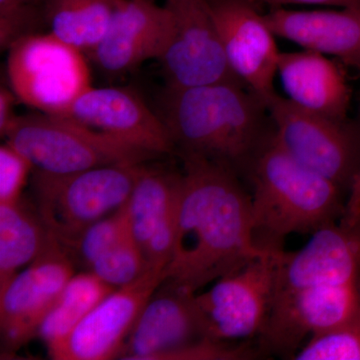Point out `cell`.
<instances>
[{
	"mask_svg": "<svg viewBox=\"0 0 360 360\" xmlns=\"http://www.w3.org/2000/svg\"><path fill=\"white\" fill-rule=\"evenodd\" d=\"M184 162L172 258L162 284L198 293L269 251L253 239L250 193L231 168L194 156Z\"/></svg>",
	"mask_w": 360,
	"mask_h": 360,
	"instance_id": "obj_1",
	"label": "cell"
},
{
	"mask_svg": "<svg viewBox=\"0 0 360 360\" xmlns=\"http://www.w3.org/2000/svg\"><path fill=\"white\" fill-rule=\"evenodd\" d=\"M264 103L239 82L167 87L162 115L179 156L219 163L248 174L272 132L265 129Z\"/></svg>",
	"mask_w": 360,
	"mask_h": 360,
	"instance_id": "obj_2",
	"label": "cell"
},
{
	"mask_svg": "<svg viewBox=\"0 0 360 360\" xmlns=\"http://www.w3.org/2000/svg\"><path fill=\"white\" fill-rule=\"evenodd\" d=\"M255 245L283 251L290 234H309L340 221L347 213L341 187L291 158L272 132L248 172Z\"/></svg>",
	"mask_w": 360,
	"mask_h": 360,
	"instance_id": "obj_3",
	"label": "cell"
},
{
	"mask_svg": "<svg viewBox=\"0 0 360 360\" xmlns=\"http://www.w3.org/2000/svg\"><path fill=\"white\" fill-rule=\"evenodd\" d=\"M149 162L120 163L70 174L33 170L35 210L59 243L127 205Z\"/></svg>",
	"mask_w": 360,
	"mask_h": 360,
	"instance_id": "obj_4",
	"label": "cell"
},
{
	"mask_svg": "<svg viewBox=\"0 0 360 360\" xmlns=\"http://www.w3.org/2000/svg\"><path fill=\"white\" fill-rule=\"evenodd\" d=\"M4 139L32 165L49 174H70L105 165L150 162L160 155L63 116L18 115Z\"/></svg>",
	"mask_w": 360,
	"mask_h": 360,
	"instance_id": "obj_5",
	"label": "cell"
},
{
	"mask_svg": "<svg viewBox=\"0 0 360 360\" xmlns=\"http://www.w3.org/2000/svg\"><path fill=\"white\" fill-rule=\"evenodd\" d=\"M8 49L11 89L40 112L59 115L92 86L84 53L51 32L26 35Z\"/></svg>",
	"mask_w": 360,
	"mask_h": 360,
	"instance_id": "obj_6",
	"label": "cell"
},
{
	"mask_svg": "<svg viewBox=\"0 0 360 360\" xmlns=\"http://www.w3.org/2000/svg\"><path fill=\"white\" fill-rule=\"evenodd\" d=\"M278 146L300 165L350 193L360 172V135L345 120L298 108L277 96L267 105Z\"/></svg>",
	"mask_w": 360,
	"mask_h": 360,
	"instance_id": "obj_7",
	"label": "cell"
},
{
	"mask_svg": "<svg viewBox=\"0 0 360 360\" xmlns=\"http://www.w3.org/2000/svg\"><path fill=\"white\" fill-rule=\"evenodd\" d=\"M278 253L253 258L196 293L208 340L236 342L262 335L274 302Z\"/></svg>",
	"mask_w": 360,
	"mask_h": 360,
	"instance_id": "obj_8",
	"label": "cell"
},
{
	"mask_svg": "<svg viewBox=\"0 0 360 360\" xmlns=\"http://www.w3.org/2000/svg\"><path fill=\"white\" fill-rule=\"evenodd\" d=\"M360 312V283L322 285L274 295L269 321L258 336L262 354L293 359L312 336L349 321Z\"/></svg>",
	"mask_w": 360,
	"mask_h": 360,
	"instance_id": "obj_9",
	"label": "cell"
},
{
	"mask_svg": "<svg viewBox=\"0 0 360 360\" xmlns=\"http://www.w3.org/2000/svg\"><path fill=\"white\" fill-rule=\"evenodd\" d=\"M75 274L70 255L51 236L44 252L0 290L2 355L15 354L37 338L45 315Z\"/></svg>",
	"mask_w": 360,
	"mask_h": 360,
	"instance_id": "obj_10",
	"label": "cell"
},
{
	"mask_svg": "<svg viewBox=\"0 0 360 360\" xmlns=\"http://www.w3.org/2000/svg\"><path fill=\"white\" fill-rule=\"evenodd\" d=\"M165 6L174 23L172 41L160 59L167 87L241 84L225 58L210 0H165Z\"/></svg>",
	"mask_w": 360,
	"mask_h": 360,
	"instance_id": "obj_11",
	"label": "cell"
},
{
	"mask_svg": "<svg viewBox=\"0 0 360 360\" xmlns=\"http://www.w3.org/2000/svg\"><path fill=\"white\" fill-rule=\"evenodd\" d=\"M165 279V269L149 267L129 285L116 288L49 352L56 360L118 359L146 303Z\"/></svg>",
	"mask_w": 360,
	"mask_h": 360,
	"instance_id": "obj_12",
	"label": "cell"
},
{
	"mask_svg": "<svg viewBox=\"0 0 360 360\" xmlns=\"http://www.w3.org/2000/svg\"><path fill=\"white\" fill-rule=\"evenodd\" d=\"M225 58L233 75L264 105L277 96L281 52L276 34L251 0H210Z\"/></svg>",
	"mask_w": 360,
	"mask_h": 360,
	"instance_id": "obj_13",
	"label": "cell"
},
{
	"mask_svg": "<svg viewBox=\"0 0 360 360\" xmlns=\"http://www.w3.org/2000/svg\"><path fill=\"white\" fill-rule=\"evenodd\" d=\"M360 283V219H342L310 236L295 252L277 255L274 295L322 285Z\"/></svg>",
	"mask_w": 360,
	"mask_h": 360,
	"instance_id": "obj_14",
	"label": "cell"
},
{
	"mask_svg": "<svg viewBox=\"0 0 360 360\" xmlns=\"http://www.w3.org/2000/svg\"><path fill=\"white\" fill-rule=\"evenodd\" d=\"M58 116L160 156L175 153L161 116L131 90L90 86Z\"/></svg>",
	"mask_w": 360,
	"mask_h": 360,
	"instance_id": "obj_15",
	"label": "cell"
},
{
	"mask_svg": "<svg viewBox=\"0 0 360 360\" xmlns=\"http://www.w3.org/2000/svg\"><path fill=\"white\" fill-rule=\"evenodd\" d=\"M195 295L161 284L142 309L118 359L168 360L180 350L208 340Z\"/></svg>",
	"mask_w": 360,
	"mask_h": 360,
	"instance_id": "obj_16",
	"label": "cell"
},
{
	"mask_svg": "<svg viewBox=\"0 0 360 360\" xmlns=\"http://www.w3.org/2000/svg\"><path fill=\"white\" fill-rule=\"evenodd\" d=\"M174 34L172 14L155 0H122L110 27L90 56L112 75L131 71L144 61L160 60Z\"/></svg>",
	"mask_w": 360,
	"mask_h": 360,
	"instance_id": "obj_17",
	"label": "cell"
},
{
	"mask_svg": "<svg viewBox=\"0 0 360 360\" xmlns=\"http://www.w3.org/2000/svg\"><path fill=\"white\" fill-rule=\"evenodd\" d=\"M182 172L148 165L127 202L132 238L149 265L167 269L172 258Z\"/></svg>",
	"mask_w": 360,
	"mask_h": 360,
	"instance_id": "obj_18",
	"label": "cell"
},
{
	"mask_svg": "<svg viewBox=\"0 0 360 360\" xmlns=\"http://www.w3.org/2000/svg\"><path fill=\"white\" fill-rule=\"evenodd\" d=\"M264 16L276 37L360 70V9L304 11L274 7Z\"/></svg>",
	"mask_w": 360,
	"mask_h": 360,
	"instance_id": "obj_19",
	"label": "cell"
},
{
	"mask_svg": "<svg viewBox=\"0 0 360 360\" xmlns=\"http://www.w3.org/2000/svg\"><path fill=\"white\" fill-rule=\"evenodd\" d=\"M277 77L286 97L303 110L345 120L350 89L345 73L328 56L304 51L281 52Z\"/></svg>",
	"mask_w": 360,
	"mask_h": 360,
	"instance_id": "obj_20",
	"label": "cell"
},
{
	"mask_svg": "<svg viewBox=\"0 0 360 360\" xmlns=\"http://www.w3.org/2000/svg\"><path fill=\"white\" fill-rule=\"evenodd\" d=\"M122 0H44L49 32L82 53H92L103 39Z\"/></svg>",
	"mask_w": 360,
	"mask_h": 360,
	"instance_id": "obj_21",
	"label": "cell"
},
{
	"mask_svg": "<svg viewBox=\"0 0 360 360\" xmlns=\"http://www.w3.org/2000/svg\"><path fill=\"white\" fill-rule=\"evenodd\" d=\"M51 234L22 200L0 205V290L44 252Z\"/></svg>",
	"mask_w": 360,
	"mask_h": 360,
	"instance_id": "obj_22",
	"label": "cell"
},
{
	"mask_svg": "<svg viewBox=\"0 0 360 360\" xmlns=\"http://www.w3.org/2000/svg\"><path fill=\"white\" fill-rule=\"evenodd\" d=\"M115 290L89 270L71 277L37 331V338L44 341L47 352L60 345L78 323Z\"/></svg>",
	"mask_w": 360,
	"mask_h": 360,
	"instance_id": "obj_23",
	"label": "cell"
},
{
	"mask_svg": "<svg viewBox=\"0 0 360 360\" xmlns=\"http://www.w3.org/2000/svg\"><path fill=\"white\" fill-rule=\"evenodd\" d=\"M130 232L127 205L117 212L94 222L85 229L77 238L65 243H59L75 264L89 270L90 265L117 245L123 238L129 236Z\"/></svg>",
	"mask_w": 360,
	"mask_h": 360,
	"instance_id": "obj_24",
	"label": "cell"
},
{
	"mask_svg": "<svg viewBox=\"0 0 360 360\" xmlns=\"http://www.w3.org/2000/svg\"><path fill=\"white\" fill-rule=\"evenodd\" d=\"M149 265L141 246L131 233L97 258L89 269L113 288L129 285L148 271Z\"/></svg>",
	"mask_w": 360,
	"mask_h": 360,
	"instance_id": "obj_25",
	"label": "cell"
},
{
	"mask_svg": "<svg viewBox=\"0 0 360 360\" xmlns=\"http://www.w3.org/2000/svg\"><path fill=\"white\" fill-rule=\"evenodd\" d=\"M295 360H360V312L338 328L310 338Z\"/></svg>",
	"mask_w": 360,
	"mask_h": 360,
	"instance_id": "obj_26",
	"label": "cell"
},
{
	"mask_svg": "<svg viewBox=\"0 0 360 360\" xmlns=\"http://www.w3.org/2000/svg\"><path fill=\"white\" fill-rule=\"evenodd\" d=\"M32 165L11 144L0 146V205L21 200Z\"/></svg>",
	"mask_w": 360,
	"mask_h": 360,
	"instance_id": "obj_27",
	"label": "cell"
},
{
	"mask_svg": "<svg viewBox=\"0 0 360 360\" xmlns=\"http://www.w3.org/2000/svg\"><path fill=\"white\" fill-rule=\"evenodd\" d=\"M15 94L11 89L1 87L0 89V134L4 137L7 130L11 127L18 115L14 113Z\"/></svg>",
	"mask_w": 360,
	"mask_h": 360,
	"instance_id": "obj_28",
	"label": "cell"
},
{
	"mask_svg": "<svg viewBox=\"0 0 360 360\" xmlns=\"http://www.w3.org/2000/svg\"><path fill=\"white\" fill-rule=\"evenodd\" d=\"M262 2L274 7H283L290 4H314V6H329L340 8L360 9V0H251Z\"/></svg>",
	"mask_w": 360,
	"mask_h": 360,
	"instance_id": "obj_29",
	"label": "cell"
},
{
	"mask_svg": "<svg viewBox=\"0 0 360 360\" xmlns=\"http://www.w3.org/2000/svg\"><path fill=\"white\" fill-rule=\"evenodd\" d=\"M345 219L354 222L360 219V172L350 189L347 202V213Z\"/></svg>",
	"mask_w": 360,
	"mask_h": 360,
	"instance_id": "obj_30",
	"label": "cell"
},
{
	"mask_svg": "<svg viewBox=\"0 0 360 360\" xmlns=\"http://www.w3.org/2000/svg\"><path fill=\"white\" fill-rule=\"evenodd\" d=\"M42 1L44 0H0V14L14 13L23 7Z\"/></svg>",
	"mask_w": 360,
	"mask_h": 360,
	"instance_id": "obj_31",
	"label": "cell"
}]
</instances>
